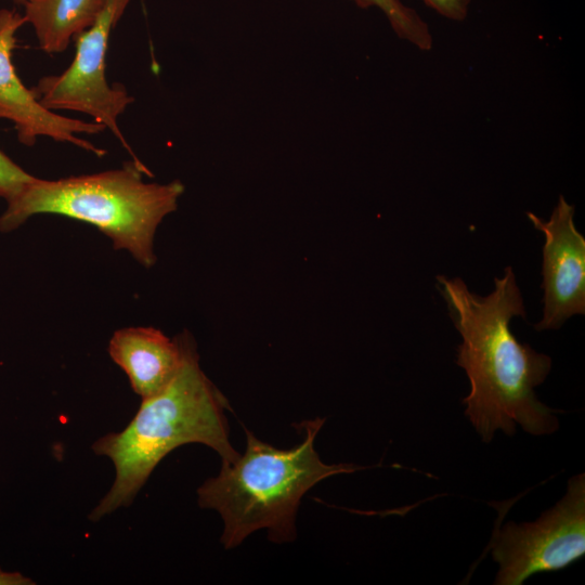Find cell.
I'll return each instance as SVG.
<instances>
[{
	"label": "cell",
	"mask_w": 585,
	"mask_h": 585,
	"mask_svg": "<svg viewBox=\"0 0 585 585\" xmlns=\"http://www.w3.org/2000/svg\"><path fill=\"white\" fill-rule=\"evenodd\" d=\"M324 421L325 418H315L301 422L304 439L290 450L264 443L245 428V453L222 465L217 477L207 479L197 489L198 505L214 509L222 517L221 542L225 548L238 546L261 529L268 530L274 542L292 541L302 496L323 479L364 469L321 460L314 439Z\"/></svg>",
	"instance_id": "obj_3"
},
{
	"label": "cell",
	"mask_w": 585,
	"mask_h": 585,
	"mask_svg": "<svg viewBox=\"0 0 585 585\" xmlns=\"http://www.w3.org/2000/svg\"><path fill=\"white\" fill-rule=\"evenodd\" d=\"M34 176L26 172L0 150V198L14 197Z\"/></svg>",
	"instance_id": "obj_12"
},
{
	"label": "cell",
	"mask_w": 585,
	"mask_h": 585,
	"mask_svg": "<svg viewBox=\"0 0 585 585\" xmlns=\"http://www.w3.org/2000/svg\"><path fill=\"white\" fill-rule=\"evenodd\" d=\"M438 14L455 22L464 21L469 12L471 0H421Z\"/></svg>",
	"instance_id": "obj_13"
},
{
	"label": "cell",
	"mask_w": 585,
	"mask_h": 585,
	"mask_svg": "<svg viewBox=\"0 0 585 585\" xmlns=\"http://www.w3.org/2000/svg\"><path fill=\"white\" fill-rule=\"evenodd\" d=\"M30 577L22 574L21 572L4 571L0 568V585H34Z\"/></svg>",
	"instance_id": "obj_14"
},
{
	"label": "cell",
	"mask_w": 585,
	"mask_h": 585,
	"mask_svg": "<svg viewBox=\"0 0 585 585\" xmlns=\"http://www.w3.org/2000/svg\"><path fill=\"white\" fill-rule=\"evenodd\" d=\"M358 6L367 9L375 6L388 18L395 34L410 41L420 50H430L432 36L427 23L412 8L401 0H351Z\"/></svg>",
	"instance_id": "obj_11"
},
{
	"label": "cell",
	"mask_w": 585,
	"mask_h": 585,
	"mask_svg": "<svg viewBox=\"0 0 585 585\" xmlns=\"http://www.w3.org/2000/svg\"><path fill=\"white\" fill-rule=\"evenodd\" d=\"M15 4L24 5L27 0H12Z\"/></svg>",
	"instance_id": "obj_15"
},
{
	"label": "cell",
	"mask_w": 585,
	"mask_h": 585,
	"mask_svg": "<svg viewBox=\"0 0 585 585\" xmlns=\"http://www.w3.org/2000/svg\"><path fill=\"white\" fill-rule=\"evenodd\" d=\"M494 283L493 291L481 297L459 277L437 276V288L463 338L457 364L470 381L463 400L465 415L485 443L497 430L514 435L517 425L533 435L551 434L559 428L557 411L534 392L549 374L551 359L520 343L511 333V318H525L512 268L507 266Z\"/></svg>",
	"instance_id": "obj_1"
},
{
	"label": "cell",
	"mask_w": 585,
	"mask_h": 585,
	"mask_svg": "<svg viewBox=\"0 0 585 585\" xmlns=\"http://www.w3.org/2000/svg\"><path fill=\"white\" fill-rule=\"evenodd\" d=\"M226 410H231L229 402L200 368L192 339L171 382L142 400L121 431L106 433L92 444L96 455L112 461L115 476L89 520L95 522L129 507L156 466L181 445L200 443L216 451L222 465L233 463L239 454L229 440Z\"/></svg>",
	"instance_id": "obj_2"
},
{
	"label": "cell",
	"mask_w": 585,
	"mask_h": 585,
	"mask_svg": "<svg viewBox=\"0 0 585 585\" xmlns=\"http://www.w3.org/2000/svg\"><path fill=\"white\" fill-rule=\"evenodd\" d=\"M130 1L106 0L94 24L74 39L76 53L70 65L58 75L40 78L32 91L48 109L81 113L104 125L138 159L118 127V117L134 99L122 84H108L105 75L110 32Z\"/></svg>",
	"instance_id": "obj_6"
},
{
	"label": "cell",
	"mask_w": 585,
	"mask_h": 585,
	"mask_svg": "<svg viewBox=\"0 0 585 585\" xmlns=\"http://www.w3.org/2000/svg\"><path fill=\"white\" fill-rule=\"evenodd\" d=\"M574 206L559 197L549 220L528 218L545 235L542 275L543 318L536 330L557 329L574 314L585 313V238L573 222Z\"/></svg>",
	"instance_id": "obj_8"
},
{
	"label": "cell",
	"mask_w": 585,
	"mask_h": 585,
	"mask_svg": "<svg viewBox=\"0 0 585 585\" xmlns=\"http://www.w3.org/2000/svg\"><path fill=\"white\" fill-rule=\"evenodd\" d=\"M495 585H521L536 573L567 568L585 554V474L571 477L563 497L532 522H507L490 544Z\"/></svg>",
	"instance_id": "obj_5"
},
{
	"label": "cell",
	"mask_w": 585,
	"mask_h": 585,
	"mask_svg": "<svg viewBox=\"0 0 585 585\" xmlns=\"http://www.w3.org/2000/svg\"><path fill=\"white\" fill-rule=\"evenodd\" d=\"M152 172L139 160L120 169L93 174L43 180L34 177L8 200L0 216V231L10 232L29 217L53 213L95 225L143 265L156 260L154 235L162 219L173 212L184 185L150 183Z\"/></svg>",
	"instance_id": "obj_4"
},
{
	"label": "cell",
	"mask_w": 585,
	"mask_h": 585,
	"mask_svg": "<svg viewBox=\"0 0 585 585\" xmlns=\"http://www.w3.org/2000/svg\"><path fill=\"white\" fill-rule=\"evenodd\" d=\"M25 18L16 10H0V118L10 120L18 141L31 146L39 136L67 142L96 156L106 154L79 134H98L106 128L95 121L68 118L44 107L16 74L12 61L16 31Z\"/></svg>",
	"instance_id": "obj_7"
},
{
	"label": "cell",
	"mask_w": 585,
	"mask_h": 585,
	"mask_svg": "<svg viewBox=\"0 0 585 585\" xmlns=\"http://www.w3.org/2000/svg\"><path fill=\"white\" fill-rule=\"evenodd\" d=\"M192 339L187 333L171 339L154 327H128L115 332L108 353L128 376L132 390L145 400L176 377Z\"/></svg>",
	"instance_id": "obj_9"
},
{
	"label": "cell",
	"mask_w": 585,
	"mask_h": 585,
	"mask_svg": "<svg viewBox=\"0 0 585 585\" xmlns=\"http://www.w3.org/2000/svg\"><path fill=\"white\" fill-rule=\"evenodd\" d=\"M106 0H27L24 18L36 34L41 50L65 51L70 41L91 27Z\"/></svg>",
	"instance_id": "obj_10"
}]
</instances>
